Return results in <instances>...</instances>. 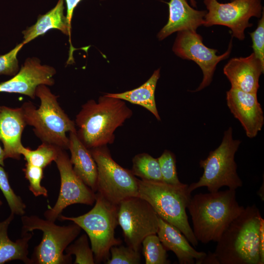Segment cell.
<instances>
[{
	"label": "cell",
	"mask_w": 264,
	"mask_h": 264,
	"mask_svg": "<svg viewBox=\"0 0 264 264\" xmlns=\"http://www.w3.org/2000/svg\"><path fill=\"white\" fill-rule=\"evenodd\" d=\"M264 70V65L253 52L246 57L231 59L223 71L231 84V88L257 93L259 78Z\"/></svg>",
	"instance_id": "cell-16"
},
{
	"label": "cell",
	"mask_w": 264,
	"mask_h": 264,
	"mask_svg": "<svg viewBox=\"0 0 264 264\" xmlns=\"http://www.w3.org/2000/svg\"><path fill=\"white\" fill-rule=\"evenodd\" d=\"M0 189L7 202L11 213L19 216L24 215L25 213L26 205L21 198L15 193L9 182L7 173L0 165Z\"/></svg>",
	"instance_id": "cell-27"
},
{
	"label": "cell",
	"mask_w": 264,
	"mask_h": 264,
	"mask_svg": "<svg viewBox=\"0 0 264 264\" xmlns=\"http://www.w3.org/2000/svg\"><path fill=\"white\" fill-rule=\"evenodd\" d=\"M54 162L60 176V192L54 206L48 208L44 213L46 219L54 222L68 206L77 203L91 205L96 199L95 192L74 171L65 150L60 149Z\"/></svg>",
	"instance_id": "cell-12"
},
{
	"label": "cell",
	"mask_w": 264,
	"mask_h": 264,
	"mask_svg": "<svg viewBox=\"0 0 264 264\" xmlns=\"http://www.w3.org/2000/svg\"><path fill=\"white\" fill-rule=\"evenodd\" d=\"M5 155L3 149L0 146V165L3 167L4 166V160L5 159Z\"/></svg>",
	"instance_id": "cell-36"
},
{
	"label": "cell",
	"mask_w": 264,
	"mask_h": 264,
	"mask_svg": "<svg viewBox=\"0 0 264 264\" xmlns=\"http://www.w3.org/2000/svg\"><path fill=\"white\" fill-rule=\"evenodd\" d=\"M65 251L66 254L75 256L74 264H95L94 254L86 234L82 235L74 243L69 244Z\"/></svg>",
	"instance_id": "cell-28"
},
{
	"label": "cell",
	"mask_w": 264,
	"mask_h": 264,
	"mask_svg": "<svg viewBox=\"0 0 264 264\" xmlns=\"http://www.w3.org/2000/svg\"><path fill=\"white\" fill-rule=\"evenodd\" d=\"M160 77V69L155 70L150 78L140 87L121 93H107L109 96L127 101L144 107L151 112L158 121L161 118L158 114L154 93L157 82Z\"/></svg>",
	"instance_id": "cell-23"
},
{
	"label": "cell",
	"mask_w": 264,
	"mask_h": 264,
	"mask_svg": "<svg viewBox=\"0 0 264 264\" xmlns=\"http://www.w3.org/2000/svg\"><path fill=\"white\" fill-rule=\"evenodd\" d=\"M146 264H169L167 250L156 234L146 237L142 242Z\"/></svg>",
	"instance_id": "cell-26"
},
{
	"label": "cell",
	"mask_w": 264,
	"mask_h": 264,
	"mask_svg": "<svg viewBox=\"0 0 264 264\" xmlns=\"http://www.w3.org/2000/svg\"><path fill=\"white\" fill-rule=\"evenodd\" d=\"M226 99L227 107L240 122L246 136L255 137L264 124V113L257 93L231 88L226 92Z\"/></svg>",
	"instance_id": "cell-15"
},
{
	"label": "cell",
	"mask_w": 264,
	"mask_h": 264,
	"mask_svg": "<svg viewBox=\"0 0 264 264\" xmlns=\"http://www.w3.org/2000/svg\"><path fill=\"white\" fill-rule=\"evenodd\" d=\"M118 222L128 246L139 251L148 235L156 234L158 216L145 199L139 196L126 199L118 205Z\"/></svg>",
	"instance_id": "cell-10"
},
{
	"label": "cell",
	"mask_w": 264,
	"mask_h": 264,
	"mask_svg": "<svg viewBox=\"0 0 264 264\" xmlns=\"http://www.w3.org/2000/svg\"><path fill=\"white\" fill-rule=\"evenodd\" d=\"M260 212L255 204L244 207L224 231L214 252L218 264H261Z\"/></svg>",
	"instance_id": "cell-3"
},
{
	"label": "cell",
	"mask_w": 264,
	"mask_h": 264,
	"mask_svg": "<svg viewBox=\"0 0 264 264\" xmlns=\"http://www.w3.org/2000/svg\"><path fill=\"white\" fill-rule=\"evenodd\" d=\"M157 159L163 181L171 184L180 183L177 176L175 154L165 150Z\"/></svg>",
	"instance_id": "cell-30"
},
{
	"label": "cell",
	"mask_w": 264,
	"mask_h": 264,
	"mask_svg": "<svg viewBox=\"0 0 264 264\" xmlns=\"http://www.w3.org/2000/svg\"><path fill=\"white\" fill-rule=\"evenodd\" d=\"M64 0H59L56 5L44 14L39 15L36 22L22 31L23 45L40 36L45 34L51 29H58L64 34L69 36L70 50L67 64L73 62L74 47L71 43V28L66 15H64Z\"/></svg>",
	"instance_id": "cell-20"
},
{
	"label": "cell",
	"mask_w": 264,
	"mask_h": 264,
	"mask_svg": "<svg viewBox=\"0 0 264 264\" xmlns=\"http://www.w3.org/2000/svg\"><path fill=\"white\" fill-rule=\"evenodd\" d=\"M26 124L21 107L0 106V140L3 146L5 158H21L24 147L22 136Z\"/></svg>",
	"instance_id": "cell-17"
},
{
	"label": "cell",
	"mask_w": 264,
	"mask_h": 264,
	"mask_svg": "<svg viewBox=\"0 0 264 264\" xmlns=\"http://www.w3.org/2000/svg\"><path fill=\"white\" fill-rule=\"evenodd\" d=\"M15 215L11 213L8 217L0 222V264L13 260H21L26 264H32L28 258V243L33 235V232L21 235V238L15 242L8 236V228L14 218Z\"/></svg>",
	"instance_id": "cell-22"
},
{
	"label": "cell",
	"mask_w": 264,
	"mask_h": 264,
	"mask_svg": "<svg viewBox=\"0 0 264 264\" xmlns=\"http://www.w3.org/2000/svg\"><path fill=\"white\" fill-rule=\"evenodd\" d=\"M60 149L54 145L42 142L34 150L24 147L21 154L27 163L44 169L55 161Z\"/></svg>",
	"instance_id": "cell-25"
},
{
	"label": "cell",
	"mask_w": 264,
	"mask_h": 264,
	"mask_svg": "<svg viewBox=\"0 0 264 264\" xmlns=\"http://www.w3.org/2000/svg\"><path fill=\"white\" fill-rule=\"evenodd\" d=\"M232 46L231 39L227 50L223 54L217 55L218 50L206 46L203 43L202 37L196 31L178 32L173 51L181 58L194 61L200 67L203 73L201 83L192 92L200 91L210 84L217 65L229 56Z\"/></svg>",
	"instance_id": "cell-13"
},
{
	"label": "cell",
	"mask_w": 264,
	"mask_h": 264,
	"mask_svg": "<svg viewBox=\"0 0 264 264\" xmlns=\"http://www.w3.org/2000/svg\"><path fill=\"white\" fill-rule=\"evenodd\" d=\"M25 177L28 180L29 185V190L35 197L48 196L46 189L41 185L43 177V169L26 162L23 169Z\"/></svg>",
	"instance_id": "cell-31"
},
{
	"label": "cell",
	"mask_w": 264,
	"mask_h": 264,
	"mask_svg": "<svg viewBox=\"0 0 264 264\" xmlns=\"http://www.w3.org/2000/svg\"><path fill=\"white\" fill-rule=\"evenodd\" d=\"M56 73L53 67L42 65L38 58H28L16 75L0 83V92L19 93L35 99L37 87L53 86Z\"/></svg>",
	"instance_id": "cell-14"
},
{
	"label": "cell",
	"mask_w": 264,
	"mask_h": 264,
	"mask_svg": "<svg viewBox=\"0 0 264 264\" xmlns=\"http://www.w3.org/2000/svg\"><path fill=\"white\" fill-rule=\"evenodd\" d=\"M82 0H65L66 7V17L70 27H71V22L74 9Z\"/></svg>",
	"instance_id": "cell-35"
},
{
	"label": "cell",
	"mask_w": 264,
	"mask_h": 264,
	"mask_svg": "<svg viewBox=\"0 0 264 264\" xmlns=\"http://www.w3.org/2000/svg\"><path fill=\"white\" fill-rule=\"evenodd\" d=\"M169 16L167 24L157 34L161 41L176 32L195 30L204 22L206 10H198L189 5L186 0H170Z\"/></svg>",
	"instance_id": "cell-18"
},
{
	"label": "cell",
	"mask_w": 264,
	"mask_h": 264,
	"mask_svg": "<svg viewBox=\"0 0 264 264\" xmlns=\"http://www.w3.org/2000/svg\"><path fill=\"white\" fill-rule=\"evenodd\" d=\"M2 204V202L0 200V207Z\"/></svg>",
	"instance_id": "cell-38"
},
{
	"label": "cell",
	"mask_w": 264,
	"mask_h": 264,
	"mask_svg": "<svg viewBox=\"0 0 264 264\" xmlns=\"http://www.w3.org/2000/svg\"><path fill=\"white\" fill-rule=\"evenodd\" d=\"M252 41V47L256 57L264 65V13L262 11L261 19L255 31L249 33Z\"/></svg>",
	"instance_id": "cell-33"
},
{
	"label": "cell",
	"mask_w": 264,
	"mask_h": 264,
	"mask_svg": "<svg viewBox=\"0 0 264 264\" xmlns=\"http://www.w3.org/2000/svg\"><path fill=\"white\" fill-rule=\"evenodd\" d=\"M22 234L35 230L43 232L40 243L34 249L31 256L32 264H69L71 256L64 254L66 248L81 232L77 224L60 226L54 221L44 220L36 215H22Z\"/></svg>",
	"instance_id": "cell-7"
},
{
	"label": "cell",
	"mask_w": 264,
	"mask_h": 264,
	"mask_svg": "<svg viewBox=\"0 0 264 264\" xmlns=\"http://www.w3.org/2000/svg\"><path fill=\"white\" fill-rule=\"evenodd\" d=\"M233 130L229 127L224 132L222 141L208 156L200 160L199 164L203 173L199 180L188 186L192 193L201 187H207L209 192H217L223 186L236 190L242 186V181L237 174L235 154L241 141L233 138Z\"/></svg>",
	"instance_id": "cell-8"
},
{
	"label": "cell",
	"mask_w": 264,
	"mask_h": 264,
	"mask_svg": "<svg viewBox=\"0 0 264 264\" xmlns=\"http://www.w3.org/2000/svg\"><path fill=\"white\" fill-rule=\"evenodd\" d=\"M111 258L105 263L106 264H138L141 263L139 251H136L128 246L117 245L110 249Z\"/></svg>",
	"instance_id": "cell-29"
},
{
	"label": "cell",
	"mask_w": 264,
	"mask_h": 264,
	"mask_svg": "<svg viewBox=\"0 0 264 264\" xmlns=\"http://www.w3.org/2000/svg\"><path fill=\"white\" fill-rule=\"evenodd\" d=\"M89 150L97 168V193L118 205L126 199L138 196V179L113 160L107 146Z\"/></svg>",
	"instance_id": "cell-9"
},
{
	"label": "cell",
	"mask_w": 264,
	"mask_h": 264,
	"mask_svg": "<svg viewBox=\"0 0 264 264\" xmlns=\"http://www.w3.org/2000/svg\"><path fill=\"white\" fill-rule=\"evenodd\" d=\"M132 163L131 171L134 176L142 180L163 181L157 158L148 154L141 153L133 157Z\"/></svg>",
	"instance_id": "cell-24"
},
{
	"label": "cell",
	"mask_w": 264,
	"mask_h": 264,
	"mask_svg": "<svg viewBox=\"0 0 264 264\" xmlns=\"http://www.w3.org/2000/svg\"><path fill=\"white\" fill-rule=\"evenodd\" d=\"M23 45L21 43L9 52L0 55V75L13 76L17 73L19 70L17 55Z\"/></svg>",
	"instance_id": "cell-32"
},
{
	"label": "cell",
	"mask_w": 264,
	"mask_h": 264,
	"mask_svg": "<svg viewBox=\"0 0 264 264\" xmlns=\"http://www.w3.org/2000/svg\"><path fill=\"white\" fill-rule=\"evenodd\" d=\"M189 185L138 179V196L147 201L159 217L178 228L194 246L198 245L186 209L191 198Z\"/></svg>",
	"instance_id": "cell-5"
},
{
	"label": "cell",
	"mask_w": 264,
	"mask_h": 264,
	"mask_svg": "<svg viewBox=\"0 0 264 264\" xmlns=\"http://www.w3.org/2000/svg\"><path fill=\"white\" fill-rule=\"evenodd\" d=\"M207 9L203 26L224 25L232 31L233 37L242 41L245 28L252 26V17L261 18L264 10L261 0H233L222 3L217 0H204Z\"/></svg>",
	"instance_id": "cell-11"
},
{
	"label": "cell",
	"mask_w": 264,
	"mask_h": 264,
	"mask_svg": "<svg viewBox=\"0 0 264 264\" xmlns=\"http://www.w3.org/2000/svg\"><path fill=\"white\" fill-rule=\"evenodd\" d=\"M231 0V1H232V0Z\"/></svg>",
	"instance_id": "cell-39"
},
{
	"label": "cell",
	"mask_w": 264,
	"mask_h": 264,
	"mask_svg": "<svg viewBox=\"0 0 264 264\" xmlns=\"http://www.w3.org/2000/svg\"><path fill=\"white\" fill-rule=\"evenodd\" d=\"M187 208L196 238L206 244L211 241L217 242L244 207L238 202L236 190L228 189L195 195Z\"/></svg>",
	"instance_id": "cell-2"
},
{
	"label": "cell",
	"mask_w": 264,
	"mask_h": 264,
	"mask_svg": "<svg viewBox=\"0 0 264 264\" xmlns=\"http://www.w3.org/2000/svg\"><path fill=\"white\" fill-rule=\"evenodd\" d=\"M166 250L173 251L180 264H200L207 253L198 251L180 231L158 217V229L156 233Z\"/></svg>",
	"instance_id": "cell-19"
},
{
	"label": "cell",
	"mask_w": 264,
	"mask_h": 264,
	"mask_svg": "<svg viewBox=\"0 0 264 264\" xmlns=\"http://www.w3.org/2000/svg\"><path fill=\"white\" fill-rule=\"evenodd\" d=\"M191 5L194 7H197L196 1L195 0H190Z\"/></svg>",
	"instance_id": "cell-37"
},
{
	"label": "cell",
	"mask_w": 264,
	"mask_h": 264,
	"mask_svg": "<svg viewBox=\"0 0 264 264\" xmlns=\"http://www.w3.org/2000/svg\"><path fill=\"white\" fill-rule=\"evenodd\" d=\"M118 205L111 203L97 193L95 204L88 212L76 217L61 214L58 219L72 221L86 232L90 240L95 263H100L110 258L112 246L122 242L115 237V229L118 224Z\"/></svg>",
	"instance_id": "cell-6"
},
{
	"label": "cell",
	"mask_w": 264,
	"mask_h": 264,
	"mask_svg": "<svg viewBox=\"0 0 264 264\" xmlns=\"http://www.w3.org/2000/svg\"><path fill=\"white\" fill-rule=\"evenodd\" d=\"M259 254L261 264H264V220L260 219L259 230Z\"/></svg>",
	"instance_id": "cell-34"
},
{
	"label": "cell",
	"mask_w": 264,
	"mask_h": 264,
	"mask_svg": "<svg viewBox=\"0 0 264 264\" xmlns=\"http://www.w3.org/2000/svg\"><path fill=\"white\" fill-rule=\"evenodd\" d=\"M70 161L77 176L94 192H96L97 168L89 149L79 139L76 132H69Z\"/></svg>",
	"instance_id": "cell-21"
},
{
	"label": "cell",
	"mask_w": 264,
	"mask_h": 264,
	"mask_svg": "<svg viewBox=\"0 0 264 264\" xmlns=\"http://www.w3.org/2000/svg\"><path fill=\"white\" fill-rule=\"evenodd\" d=\"M35 94L40 100L38 109L30 101L21 107L26 125L33 127L34 133L42 142L68 149L69 138L66 133L76 132L75 121L60 106L58 96L52 93L47 86H38Z\"/></svg>",
	"instance_id": "cell-4"
},
{
	"label": "cell",
	"mask_w": 264,
	"mask_h": 264,
	"mask_svg": "<svg viewBox=\"0 0 264 264\" xmlns=\"http://www.w3.org/2000/svg\"><path fill=\"white\" fill-rule=\"evenodd\" d=\"M132 113L125 101L105 94L81 106L75 120L77 135L88 149L111 144L116 130Z\"/></svg>",
	"instance_id": "cell-1"
}]
</instances>
